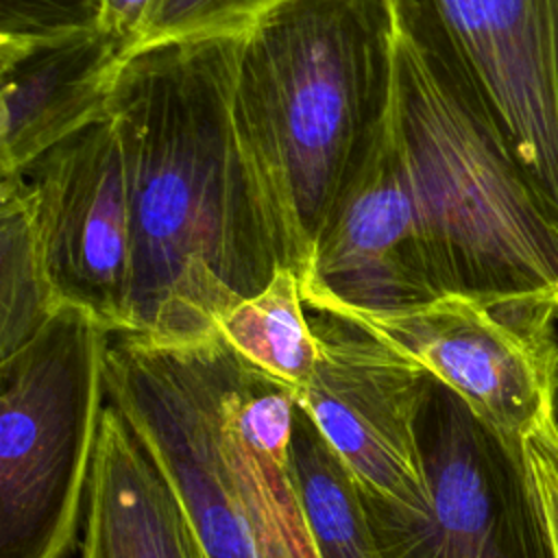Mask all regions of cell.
Here are the masks:
<instances>
[{"label": "cell", "mask_w": 558, "mask_h": 558, "mask_svg": "<svg viewBox=\"0 0 558 558\" xmlns=\"http://www.w3.org/2000/svg\"><path fill=\"white\" fill-rule=\"evenodd\" d=\"M290 464L320 556L379 558L355 475L299 405L292 423Z\"/></svg>", "instance_id": "5bb4252c"}, {"label": "cell", "mask_w": 558, "mask_h": 558, "mask_svg": "<svg viewBox=\"0 0 558 558\" xmlns=\"http://www.w3.org/2000/svg\"><path fill=\"white\" fill-rule=\"evenodd\" d=\"M61 307L41 259L20 174L0 183V355L22 347Z\"/></svg>", "instance_id": "2e32d148"}, {"label": "cell", "mask_w": 558, "mask_h": 558, "mask_svg": "<svg viewBox=\"0 0 558 558\" xmlns=\"http://www.w3.org/2000/svg\"><path fill=\"white\" fill-rule=\"evenodd\" d=\"M111 331L63 303L0 355V558H68L107 401Z\"/></svg>", "instance_id": "5b68a950"}, {"label": "cell", "mask_w": 558, "mask_h": 558, "mask_svg": "<svg viewBox=\"0 0 558 558\" xmlns=\"http://www.w3.org/2000/svg\"><path fill=\"white\" fill-rule=\"evenodd\" d=\"M102 0H0V41H24L96 26Z\"/></svg>", "instance_id": "ac0fdd59"}, {"label": "cell", "mask_w": 558, "mask_h": 558, "mask_svg": "<svg viewBox=\"0 0 558 558\" xmlns=\"http://www.w3.org/2000/svg\"><path fill=\"white\" fill-rule=\"evenodd\" d=\"M131 41L102 26L0 41V168L22 174L109 111Z\"/></svg>", "instance_id": "7c38bea8"}, {"label": "cell", "mask_w": 558, "mask_h": 558, "mask_svg": "<svg viewBox=\"0 0 558 558\" xmlns=\"http://www.w3.org/2000/svg\"><path fill=\"white\" fill-rule=\"evenodd\" d=\"M301 296L305 307L344 316L397 314L438 299L421 257L390 109L333 203Z\"/></svg>", "instance_id": "8fae6325"}, {"label": "cell", "mask_w": 558, "mask_h": 558, "mask_svg": "<svg viewBox=\"0 0 558 558\" xmlns=\"http://www.w3.org/2000/svg\"><path fill=\"white\" fill-rule=\"evenodd\" d=\"M37 244L59 303L126 327L133 229L129 185L111 111L78 129L22 174Z\"/></svg>", "instance_id": "30bf717a"}, {"label": "cell", "mask_w": 558, "mask_h": 558, "mask_svg": "<svg viewBox=\"0 0 558 558\" xmlns=\"http://www.w3.org/2000/svg\"><path fill=\"white\" fill-rule=\"evenodd\" d=\"M318 357L296 405L366 497L412 508L425 497L418 414L432 375L353 320L307 307Z\"/></svg>", "instance_id": "9c48e42d"}, {"label": "cell", "mask_w": 558, "mask_h": 558, "mask_svg": "<svg viewBox=\"0 0 558 558\" xmlns=\"http://www.w3.org/2000/svg\"><path fill=\"white\" fill-rule=\"evenodd\" d=\"M283 0H153L135 35L133 50L214 35H242Z\"/></svg>", "instance_id": "e0dca14e"}, {"label": "cell", "mask_w": 558, "mask_h": 558, "mask_svg": "<svg viewBox=\"0 0 558 558\" xmlns=\"http://www.w3.org/2000/svg\"><path fill=\"white\" fill-rule=\"evenodd\" d=\"M107 403L179 493L209 558H323L290 464L296 397L220 333H111Z\"/></svg>", "instance_id": "7a4b0ae2"}, {"label": "cell", "mask_w": 558, "mask_h": 558, "mask_svg": "<svg viewBox=\"0 0 558 558\" xmlns=\"http://www.w3.org/2000/svg\"><path fill=\"white\" fill-rule=\"evenodd\" d=\"M218 333L255 368L299 395L312 379L318 342L294 270L279 268L268 286L240 301L218 323Z\"/></svg>", "instance_id": "9a60e30c"}, {"label": "cell", "mask_w": 558, "mask_h": 558, "mask_svg": "<svg viewBox=\"0 0 558 558\" xmlns=\"http://www.w3.org/2000/svg\"><path fill=\"white\" fill-rule=\"evenodd\" d=\"M525 458L534 471L558 554V436L549 421V412L536 432L525 440Z\"/></svg>", "instance_id": "d6986e66"}, {"label": "cell", "mask_w": 558, "mask_h": 558, "mask_svg": "<svg viewBox=\"0 0 558 558\" xmlns=\"http://www.w3.org/2000/svg\"><path fill=\"white\" fill-rule=\"evenodd\" d=\"M240 35L146 46L126 57L113 116L131 205L133 262L122 333L181 342L281 268L246 159L233 85Z\"/></svg>", "instance_id": "6da1fadb"}, {"label": "cell", "mask_w": 558, "mask_h": 558, "mask_svg": "<svg viewBox=\"0 0 558 558\" xmlns=\"http://www.w3.org/2000/svg\"><path fill=\"white\" fill-rule=\"evenodd\" d=\"M81 558H209L192 519L126 418L105 403Z\"/></svg>", "instance_id": "4fadbf2b"}, {"label": "cell", "mask_w": 558, "mask_h": 558, "mask_svg": "<svg viewBox=\"0 0 558 558\" xmlns=\"http://www.w3.org/2000/svg\"><path fill=\"white\" fill-rule=\"evenodd\" d=\"M418 445L427 486L418 506L362 493L379 558H558L525 447L508 445L436 377Z\"/></svg>", "instance_id": "8992f818"}, {"label": "cell", "mask_w": 558, "mask_h": 558, "mask_svg": "<svg viewBox=\"0 0 558 558\" xmlns=\"http://www.w3.org/2000/svg\"><path fill=\"white\" fill-rule=\"evenodd\" d=\"M344 318L423 366L512 447L523 449L549 412L558 368V312L549 305L449 294L397 314Z\"/></svg>", "instance_id": "ba28073f"}, {"label": "cell", "mask_w": 558, "mask_h": 558, "mask_svg": "<svg viewBox=\"0 0 558 558\" xmlns=\"http://www.w3.org/2000/svg\"><path fill=\"white\" fill-rule=\"evenodd\" d=\"M399 33L558 214V0H390Z\"/></svg>", "instance_id": "52a82bcc"}, {"label": "cell", "mask_w": 558, "mask_h": 558, "mask_svg": "<svg viewBox=\"0 0 558 558\" xmlns=\"http://www.w3.org/2000/svg\"><path fill=\"white\" fill-rule=\"evenodd\" d=\"M390 113L434 294L558 312V214L399 28Z\"/></svg>", "instance_id": "277c9868"}, {"label": "cell", "mask_w": 558, "mask_h": 558, "mask_svg": "<svg viewBox=\"0 0 558 558\" xmlns=\"http://www.w3.org/2000/svg\"><path fill=\"white\" fill-rule=\"evenodd\" d=\"M150 2L153 0H102L98 26L126 37L131 41V50H133L137 28H140Z\"/></svg>", "instance_id": "ffe728a7"}, {"label": "cell", "mask_w": 558, "mask_h": 558, "mask_svg": "<svg viewBox=\"0 0 558 558\" xmlns=\"http://www.w3.org/2000/svg\"><path fill=\"white\" fill-rule=\"evenodd\" d=\"M395 50L390 0H283L240 35L233 116L279 264L299 283L390 109Z\"/></svg>", "instance_id": "3957f363"}, {"label": "cell", "mask_w": 558, "mask_h": 558, "mask_svg": "<svg viewBox=\"0 0 558 558\" xmlns=\"http://www.w3.org/2000/svg\"><path fill=\"white\" fill-rule=\"evenodd\" d=\"M549 421L558 436V368H556V375L551 381V392H549Z\"/></svg>", "instance_id": "44dd1931"}]
</instances>
